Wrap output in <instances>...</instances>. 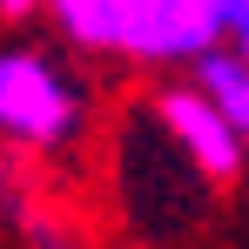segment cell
<instances>
[{"mask_svg": "<svg viewBox=\"0 0 249 249\" xmlns=\"http://www.w3.org/2000/svg\"><path fill=\"white\" fill-rule=\"evenodd\" d=\"M81 88L68 68H54L41 47L0 54V135L20 148H68L81 135Z\"/></svg>", "mask_w": 249, "mask_h": 249, "instance_id": "6da1fadb", "label": "cell"}, {"mask_svg": "<svg viewBox=\"0 0 249 249\" xmlns=\"http://www.w3.org/2000/svg\"><path fill=\"white\" fill-rule=\"evenodd\" d=\"M222 41V14L215 0H122V27H115V54L142 61V68H189L196 54Z\"/></svg>", "mask_w": 249, "mask_h": 249, "instance_id": "7a4b0ae2", "label": "cell"}, {"mask_svg": "<svg viewBox=\"0 0 249 249\" xmlns=\"http://www.w3.org/2000/svg\"><path fill=\"white\" fill-rule=\"evenodd\" d=\"M155 122H162L168 148L196 168L202 182L222 189V182H236V175H243V148H249V142L222 122V108H215L196 81H189V88H182V81L162 88V94H155Z\"/></svg>", "mask_w": 249, "mask_h": 249, "instance_id": "3957f363", "label": "cell"}, {"mask_svg": "<svg viewBox=\"0 0 249 249\" xmlns=\"http://www.w3.org/2000/svg\"><path fill=\"white\" fill-rule=\"evenodd\" d=\"M189 68H196V88H202L215 108H222V122L249 142V54H236V47L215 41L209 54H196Z\"/></svg>", "mask_w": 249, "mask_h": 249, "instance_id": "277c9868", "label": "cell"}, {"mask_svg": "<svg viewBox=\"0 0 249 249\" xmlns=\"http://www.w3.org/2000/svg\"><path fill=\"white\" fill-rule=\"evenodd\" d=\"M47 7L61 14V27H68L74 47L115 54V14H122V0H47Z\"/></svg>", "mask_w": 249, "mask_h": 249, "instance_id": "5b68a950", "label": "cell"}, {"mask_svg": "<svg viewBox=\"0 0 249 249\" xmlns=\"http://www.w3.org/2000/svg\"><path fill=\"white\" fill-rule=\"evenodd\" d=\"M215 14H222V41L249 54V0H215Z\"/></svg>", "mask_w": 249, "mask_h": 249, "instance_id": "8992f818", "label": "cell"}, {"mask_svg": "<svg viewBox=\"0 0 249 249\" xmlns=\"http://www.w3.org/2000/svg\"><path fill=\"white\" fill-rule=\"evenodd\" d=\"M34 7H47V0H0V14H7V20H27Z\"/></svg>", "mask_w": 249, "mask_h": 249, "instance_id": "52a82bcc", "label": "cell"}]
</instances>
